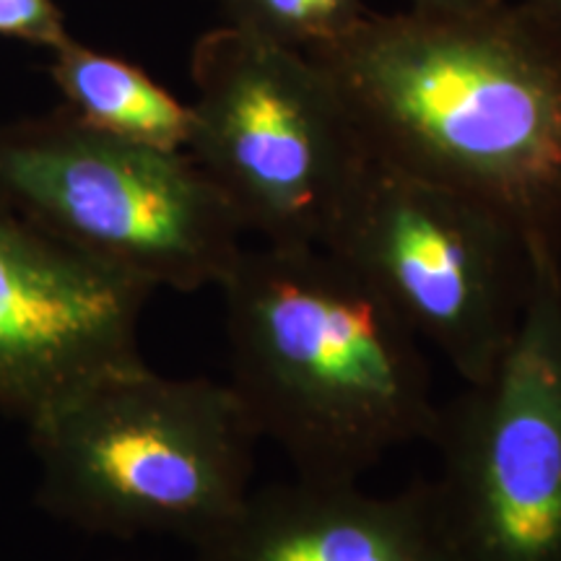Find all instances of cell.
<instances>
[{
    "mask_svg": "<svg viewBox=\"0 0 561 561\" xmlns=\"http://www.w3.org/2000/svg\"><path fill=\"white\" fill-rule=\"evenodd\" d=\"M371 157L561 248V34L520 3L486 11L367 13L307 53Z\"/></svg>",
    "mask_w": 561,
    "mask_h": 561,
    "instance_id": "cell-1",
    "label": "cell"
},
{
    "mask_svg": "<svg viewBox=\"0 0 561 561\" xmlns=\"http://www.w3.org/2000/svg\"><path fill=\"white\" fill-rule=\"evenodd\" d=\"M229 385L297 479L362 481L439 421L421 339L325 248H244L219 286Z\"/></svg>",
    "mask_w": 561,
    "mask_h": 561,
    "instance_id": "cell-2",
    "label": "cell"
},
{
    "mask_svg": "<svg viewBox=\"0 0 561 561\" xmlns=\"http://www.w3.org/2000/svg\"><path fill=\"white\" fill-rule=\"evenodd\" d=\"M26 432L42 510L96 536H178L193 549L242 510L261 442L229 382L146 362L60 398Z\"/></svg>",
    "mask_w": 561,
    "mask_h": 561,
    "instance_id": "cell-3",
    "label": "cell"
},
{
    "mask_svg": "<svg viewBox=\"0 0 561 561\" xmlns=\"http://www.w3.org/2000/svg\"><path fill=\"white\" fill-rule=\"evenodd\" d=\"M0 201L157 291L219 289L248 234L191 153L107 136L62 107L0 125Z\"/></svg>",
    "mask_w": 561,
    "mask_h": 561,
    "instance_id": "cell-4",
    "label": "cell"
},
{
    "mask_svg": "<svg viewBox=\"0 0 561 561\" xmlns=\"http://www.w3.org/2000/svg\"><path fill=\"white\" fill-rule=\"evenodd\" d=\"M187 153L244 231L278 248H325L371 153L307 53L224 24L195 42Z\"/></svg>",
    "mask_w": 561,
    "mask_h": 561,
    "instance_id": "cell-5",
    "label": "cell"
},
{
    "mask_svg": "<svg viewBox=\"0 0 561 561\" xmlns=\"http://www.w3.org/2000/svg\"><path fill=\"white\" fill-rule=\"evenodd\" d=\"M432 445L424 491L453 561H561V248L530 242L515 339L439 409Z\"/></svg>",
    "mask_w": 561,
    "mask_h": 561,
    "instance_id": "cell-6",
    "label": "cell"
},
{
    "mask_svg": "<svg viewBox=\"0 0 561 561\" xmlns=\"http://www.w3.org/2000/svg\"><path fill=\"white\" fill-rule=\"evenodd\" d=\"M325 250L356 268L466 385L500 367L530 278V242L486 203L371 157Z\"/></svg>",
    "mask_w": 561,
    "mask_h": 561,
    "instance_id": "cell-7",
    "label": "cell"
},
{
    "mask_svg": "<svg viewBox=\"0 0 561 561\" xmlns=\"http://www.w3.org/2000/svg\"><path fill=\"white\" fill-rule=\"evenodd\" d=\"M153 294L0 201V413L26 426L83 385L144 362L138 325Z\"/></svg>",
    "mask_w": 561,
    "mask_h": 561,
    "instance_id": "cell-8",
    "label": "cell"
},
{
    "mask_svg": "<svg viewBox=\"0 0 561 561\" xmlns=\"http://www.w3.org/2000/svg\"><path fill=\"white\" fill-rule=\"evenodd\" d=\"M195 553V561H453L424 483L380 496L359 481L310 479L250 491Z\"/></svg>",
    "mask_w": 561,
    "mask_h": 561,
    "instance_id": "cell-9",
    "label": "cell"
},
{
    "mask_svg": "<svg viewBox=\"0 0 561 561\" xmlns=\"http://www.w3.org/2000/svg\"><path fill=\"white\" fill-rule=\"evenodd\" d=\"M50 53V79L70 117L133 144L187 151L193 107L144 68L117 55L91 50L73 37Z\"/></svg>",
    "mask_w": 561,
    "mask_h": 561,
    "instance_id": "cell-10",
    "label": "cell"
},
{
    "mask_svg": "<svg viewBox=\"0 0 561 561\" xmlns=\"http://www.w3.org/2000/svg\"><path fill=\"white\" fill-rule=\"evenodd\" d=\"M227 24L299 53L333 45L367 16L364 0H214Z\"/></svg>",
    "mask_w": 561,
    "mask_h": 561,
    "instance_id": "cell-11",
    "label": "cell"
},
{
    "mask_svg": "<svg viewBox=\"0 0 561 561\" xmlns=\"http://www.w3.org/2000/svg\"><path fill=\"white\" fill-rule=\"evenodd\" d=\"M0 37L55 50L70 34L55 0H0Z\"/></svg>",
    "mask_w": 561,
    "mask_h": 561,
    "instance_id": "cell-12",
    "label": "cell"
},
{
    "mask_svg": "<svg viewBox=\"0 0 561 561\" xmlns=\"http://www.w3.org/2000/svg\"><path fill=\"white\" fill-rule=\"evenodd\" d=\"M502 3H507V0H411V9L466 13V11H486Z\"/></svg>",
    "mask_w": 561,
    "mask_h": 561,
    "instance_id": "cell-13",
    "label": "cell"
},
{
    "mask_svg": "<svg viewBox=\"0 0 561 561\" xmlns=\"http://www.w3.org/2000/svg\"><path fill=\"white\" fill-rule=\"evenodd\" d=\"M525 11L533 13L541 24L561 34V0H517Z\"/></svg>",
    "mask_w": 561,
    "mask_h": 561,
    "instance_id": "cell-14",
    "label": "cell"
}]
</instances>
